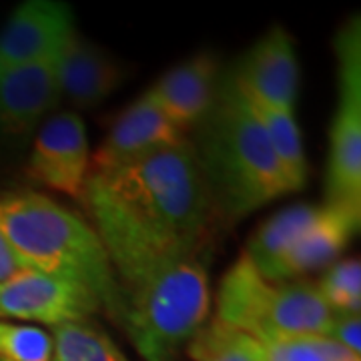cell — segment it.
<instances>
[{
    "label": "cell",
    "instance_id": "3957f363",
    "mask_svg": "<svg viewBox=\"0 0 361 361\" xmlns=\"http://www.w3.org/2000/svg\"><path fill=\"white\" fill-rule=\"evenodd\" d=\"M0 229L28 265L52 279L87 291L118 323L123 289L89 221L39 191L0 195Z\"/></svg>",
    "mask_w": 361,
    "mask_h": 361
},
{
    "label": "cell",
    "instance_id": "6da1fadb",
    "mask_svg": "<svg viewBox=\"0 0 361 361\" xmlns=\"http://www.w3.org/2000/svg\"><path fill=\"white\" fill-rule=\"evenodd\" d=\"M78 201L123 293L201 255L215 221L189 141L121 167L90 171Z\"/></svg>",
    "mask_w": 361,
    "mask_h": 361
},
{
    "label": "cell",
    "instance_id": "7a4b0ae2",
    "mask_svg": "<svg viewBox=\"0 0 361 361\" xmlns=\"http://www.w3.org/2000/svg\"><path fill=\"white\" fill-rule=\"evenodd\" d=\"M215 219L241 221L293 193L269 139L229 73L189 139Z\"/></svg>",
    "mask_w": 361,
    "mask_h": 361
},
{
    "label": "cell",
    "instance_id": "2e32d148",
    "mask_svg": "<svg viewBox=\"0 0 361 361\" xmlns=\"http://www.w3.org/2000/svg\"><path fill=\"white\" fill-rule=\"evenodd\" d=\"M317 213L319 207L307 203H297L277 211L273 217L261 223V227L251 235L243 257L255 267L263 279L273 283L275 271L281 265L287 251L313 223Z\"/></svg>",
    "mask_w": 361,
    "mask_h": 361
},
{
    "label": "cell",
    "instance_id": "603a6c76",
    "mask_svg": "<svg viewBox=\"0 0 361 361\" xmlns=\"http://www.w3.org/2000/svg\"><path fill=\"white\" fill-rule=\"evenodd\" d=\"M327 337L360 357L361 353V315L360 313H334Z\"/></svg>",
    "mask_w": 361,
    "mask_h": 361
},
{
    "label": "cell",
    "instance_id": "7402d4cb",
    "mask_svg": "<svg viewBox=\"0 0 361 361\" xmlns=\"http://www.w3.org/2000/svg\"><path fill=\"white\" fill-rule=\"evenodd\" d=\"M0 357L6 361H51V331L30 323L0 322Z\"/></svg>",
    "mask_w": 361,
    "mask_h": 361
},
{
    "label": "cell",
    "instance_id": "7c38bea8",
    "mask_svg": "<svg viewBox=\"0 0 361 361\" xmlns=\"http://www.w3.org/2000/svg\"><path fill=\"white\" fill-rule=\"evenodd\" d=\"M221 75L219 59L211 52H199L167 71L149 92L169 121L183 133H189L211 111Z\"/></svg>",
    "mask_w": 361,
    "mask_h": 361
},
{
    "label": "cell",
    "instance_id": "d4e9b609",
    "mask_svg": "<svg viewBox=\"0 0 361 361\" xmlns=\"http://www.w3.org/2000/svg\"><path fill=\"white\" fill-rule=\"evenodd\" d=\"M351 361H361V360H360V357H357V360H351Z\"/></svg>",
    "mask_w": 361,
    "mask_h": 361
},
{
    "label": "cell",
    "instance_id": "8fae6325",
    "mask_svg": "<svg viewBox=\"0 0 361 361\" xmlns=\"http://www.w3.org/2000/svg\"><path fill=\"white\" fill-rule=\"evenodd\" d=\"M187 141V133L169 121L147 90L116 116L97 153L90 155V171L121 167Z\"/></svg>",
    "mask_w": 361,
    "mask_h": 361
},
{
    "label": "cell",
    "instance_id": "44dd1931",
    "mask_svg": "<svg viewBox=\"0 0 361 361\" xmlns=\"http://www.w3.org/2000/svg\"><path fill=\"white\" fill-rule=\"evenodd\" d=\"M315 285L331 313H360L361 263L357 257L331 263Z\"/></svg>",
    "mask_w": 361,
    "mask_h": 361
},
{
    "label": "cell",
    "instance_id": "5bb4252c",
    "mask_svg": "<svg viewBox=\"0 0 361 361\" xmlns=\"http://www.w3.org/2000/svg\"><path fill=\"white\" fill-rule=\"evenodd\" d=\"M125 75L111 52L77 32L59 65L61 99L75 111H89L103 104L123 85Z\"/></svg>",
    "mask_w": 361,
    "mask_h": 361
},
{
    "label": "cell",
    "instance_id": "ffe728a7",
    "mask_svg": "<svg viewBox=\"0 0 361 361\" xmlns=\"http://www.w3.org/2000/svg\"><path fill=\"white\" fill-rule=\"evenodd\" d=\"M261 361H351V351L327 336L267 337L257 339Z\"/></svg>",
    "mask_w": 361,
    "mask_h": 361
},
{
    "label": "cell",
    "instance_id": "e0dca14e",
    "mask_svg": "<svg viewBox=\"0 0 361 361\" xmlns=\"http://www.w3.org/2000/svg\"><path fill=\"white\" fill-rule=\"evenodd\" d=\"M247 101V99H245ZM253 113L257 115L259 123L263 125L265 135L269 139L271 149L283 169L285 179L291 191L297 193L307 183V157L301 141V130L297 127L295 111L273 109L267 104H259L247 101Z\"/></svg>",
    "mask_w": 361,
    "mask_h": 361
},
{
    "label": "cell",
    "instance_id": "4fadbf2b",
    "mask_svg": "<svg viewBox=\"0 0 361 361\" xmlns=\"http://www.w3.org/2000/svg\"><path fill=\"white\" fill-rule=\"evenodd\" d=\"M61 56L0 73V129L26 135L61 101Z\"/></svg>",
    "mask_w": 361,
    "mask_h": 361
},
{
    "label": "cell",
    "instance_id": "8992f818",
    "mask_svg": "<svg viewBox=\"0 0 361 361\" xmlns=\"http://www.w3.org/2000/svg\"><path fill=\"white\" fill-rule=\"evenodd\" d=\"M337 106L329 129L325 205L361 217V25L349 18L336 37Z\"/></svg>",
    "mask_w": 361,
    "mask_h": 361
},
{
    "label": "cell",
    "instance_id": "cb8c5ba5",
    "mask_svg": "<svg viewBox=\"0 0 361 361\" xmlns=\"http://www.w3.org/2000/svg\"><path fill=\"white\" fill-rule=\"evenodd\" d=\"M28 269L25 261L20 259V255L14 251V247L11 245V241L6 239V235L0 229V283L8 281L16 277L18 273H25Z\"/></svg>",
    "mask_w": 361,
    "mask_h": 361
},
{
    "label": "cell",
    "instance_id": "ba28073f",
    "mask_svg": "<svg viewBox=\"0 0 361 361\" xmlns=\"http://www.w3.org/2000/svg\"><path fill=\"white\" fill-rule=\"evenodd\" d=\"M75 35V14L66 2L26 0L0 32V73L63 56Z\"/></svg>",
    "mask_w": 361,
    "mask_h": 361
},
{
    "label": "cell",
    "instance_id": "ac0fdd59",
    "mask_svg": "<svg viewBox=\"0 0 361 361\" xmlns=\"http://www.w3.org/2000/svg\"><path fill=\"white\" fill-rule=\"evenodd\" d=\"M51 361H129L109 334L90 319L52 327Z\"/></svg>",
    "mask_w": 361,
    "mask_h": 361
},
{
    "label": "cell",
    "instance_id": "52a82bcc",
    "mask_svg": "<svg viewBox=\"0 0 361 361\" xmlns=\"http://www.w3.org/2000/svg\"><path fill=\"white\" fill-rule=\"evenodd\" d=\"M89 173L90 149L82 118L75 111L51 116L35 139L26 175L47 189L80 199Z\"/></svg>",
    "mask_w": 361,
    "mask_h": 361
},
{
    "label": "cell",
    "instance_id": "5b68a950",
    "mask_svg": "<svg viewBox=\"0 0 361 361\" xmlns=\"http://www.w3.org/2000/svg\"><path fill=\"white\" fill-rule=\"evenodd\" d=\"M334 313L317 285L295 279L271 283L243 255L223 275L215 319L255 339L327 336Z\"/></svg>",
    "mask_w": 361,
    "mask_h": 361
},
{
    "label": "cell",
    "instance_id": "d6986e66",
    "mask_svg": "<svg viewBox=\"0 0 361 361\" xmlns=\"http://www.w3.org/2000/svg\"><path fill=\"white\" fill-rule=\"evenodd\" d=\"M187 351L195 361H261L255 337L217 322L215 317L191 339Z\"/></svg>",
    "mask_w": 361,
    "mask_h": 361
},
{
    "label": "cell",
    "instance_id": "9a60e30c",
    "mask_svg": "<svg viewBox=\"0 0 361 361\" xmlns=\"http://www.w3.org/2000/svg\"><path fill=\"white\" fill-rule=\"evenodd\" d=\"M361 217L337 207H319L317 217L301 233L275 271L273 283L295 281L313 271L327 269L360 231Z\"/></svg>",
    "mask_w": 361,
    "mask_h": 361
},
{
    "label": "cell",
    "instance_id": "484cf974",
    "mask_svg": "<svg viewBox=\"0 0 361 361\" xmlns=\"http://www.w3.org/2000/svg\"><path fill=\"white\" fill-rule=\"evenodd\" d=\"M0 361H6V360H2V357H0Z\"/></svg>",
    "mask_w": 361,
    "mask_h": 361
},
{
    "label": "cell",
    "instance_id": "30bf717a",
    "mask_svg": "<svg viewBox=\"0 0 361 361\" xmlns=\"http://www.w3.org/2000/svg\"><path fill=\"white\" fill-rule=\"evenodd\" d=\"M94 313H101V307L87 291L39 271H25L0 283V322L14 319L56 327L90 319Z\"/></svg>",
    "mask_w": 361,
    "mask_h": 361
},
{
    "label": "cell",
    "instance_id": "277c9868",
    "mask_svg": "<svg viewBox=\"0 0 361 361\" xmlns=\"http://www.w3.org/2000/svg\"><path fill=\"white\" fill-rule=\"evenodd\" d=\"M209 275L197 255L125 291L118 325L145 361H177L209 322Z\"/></svg>",
    "mask_w": 361,
    "mask_h": 361
},
{
    "label": "cell",
    "instance_id": "9c48e42d",
    "mask_svg": "<svg viewBox=\"0 0 361 361\" xmlns=\"http://www.w3.org/2000/svg\"><path fill=\"white\" fill-rule=\"evenodd\" d=\"M229 75L247 101L295 111L299 63L293 39L281 25L271 26Z\"/></svg>",
    "mask_w": 361,
    "mask_h": 361
}]
</instances>
